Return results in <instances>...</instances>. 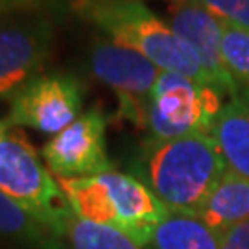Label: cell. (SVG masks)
I'll return each mask as SVG.
<instances>
[{"label": "cell", "mask_w": 249, "mask_h": 249, "mask_svg": "<svg viewBox=\"0 0 249 249\" xmlns=\"http://www.w3.org/2000/svg\"><path fill=\"white\" fill-rule=\"evenodd\" d=\"M135 172L170 213L199 216L227 172V162L213 133L148 139L135 160Z\"/></svg>", "instance_id": "6da1fadb"}, {"label": "cell", "mask_w": 249, "mask_h": 249, "mask_svg": "<svg viewBox=\"0 0 249 249\" xmlns=\"http://www.w3.org/2000/svg\"><path fill=\"white\" fill-rule=\"evenodd\" d=\"M76 218L109 225L127 234L141 248L153 238L170 213L137 176L109 170L92 178H57Z\"/></svg>", "instance_id": "7a4b0ae2"}, {"label": "cell", "mask_w": 249, "mask_h": 249, "mask_svg": "<svg viewBox=\"0 0 249 249\" xmlns=\"http://www.w3.org/2000/svg\"><path fill=\"white\" fill-rule=\"evenodd\" d=\"M85 18L92 20L113 41L142 53L162 72L211 85L192 46L176 34L168 20L159 18L141 0H102Z\"/></svg>", "instance_id": "3957f363"}, {"label": "cell", "mask_w": 249, "mask_h": 249, "mask_svg": "<svg viewBox=\"0 0 249 249\" xmlns=\"http://www.w3.org/2000/svg\"><path fill=\"white\" fill-rule=\"evenodd\" d=\"M0 192L15 199L52 232L63 236L76 216L57 178L36 148L17 133L0 139Z\"/></svg>", "instance_id": "277c9868"}, {"label": "cell", "mask_w": 249, "mask_h": 249, "mask_svg": "<svg viewBox=\"0 0 249 249\" xmlns=\"http://www.w3.org/2000/svg\"><path fill=\"white\" fill-rule=\"evenodd\" d=\"M223 94L172 72H162L151 90L146 129L150 139L172 141L188 135L213 133L216 118L223 109Z\"/></svg>", "instance_id": "5b68a950"}, {"label": "cell", "mask_w": 249, "mask_h": 249, "mask_svg": "<svg viewBox=\"0 0 249 249\" xmlns=\"http://www.w3.org/2000/svg\"><path fill=\"white\" fill-rule=\"evenodd\" d=\"M53 45V24L43 9L0 17V100L13 98L45 69Z\"/></svg>", "instance_id": "8992f818"}, {"label": "cell", "mask_w": 249, "mask_h": 249, "mask_svg": "<svg viewBox=\"0 0 249 249\" xmlns=\"http://www.w3.org/2000/svg\"><path fill=\"white\" fill-rule=\"evenodd\" d=\"M89 63L92 74L113 90L120 104V116L146 127L151 90L162 74L142 53L113 41L96 39L90 48Z\"/></svg>", "instance_id": "52a82bcc"}, {"label": "cell", "mask_w": 249, "mask_h": 249, "mask_svg": "<svg viewBox=\"0 0 249 249\" xmlns=\"http://www.w3.org/2000/svg\"><path fill=\"white\" fill-rule=\"evenodd\" d=\"M83 89L71 74H41L11 98L8 124L57 135L81 115Z\"/></svg>", "instance_id": "ba28073f"}, {"label": "cell", "mask_w": 249, "mask_h": 249, "mask_svg": "<svg viewBox=\"0 0 249 249\" xmlns=\"http://www.w3.org/2000/svg\"><path fill=\"white\" fill-rule=\"evenodd\" d=\"M107 120L98 109L80 115L53 135L43 148V159L55 178H92L111 170L106 150Z\"/></svg>", "instance_id": "9c48e42d"}, {"label": "cell", "mask_w": 249, "mask_h": 249, "mask_svg": "<svg viewBox=\"0 0 249 249\" xmlns=\"http://www.w3.org/2000/svg\"><path fill=\"white\" fill-rule=\"evenodd\" d=\"M168 13V24L197 53L209 83L223 96H229L231 100L242 98L240 83L232 78L223 61L222 20L197 6L194 0H174Z\"/></svg>", "instance_id": "30bf717a"}, {"label": "cell", "mask_w": 249, "mask_h": 249, "mask_svg": "<svg viewBox=\"0 0 249 249\" xmlns=\"http://www.w3.org/2000/svg\"><path fill=\"white\" fill-rule=\"evenodd\" d=\"M213 135L227 168L249 179V94L223 106L216 118Z\"/></svg>", "instance_id": "8fae6325"}, {"label": "cell", "mask_w": 249, "mask_h": 249, "mask_svg": "<svg viewBox=\"0 0 249 249\" xmlns=\"http://www.w3.org/2000/svg\"><path fill=\"white\" fill-rule=\"evenodd\" d=\"M197 218H201L216 232L249 220V179L227 168L222 181L201 207Z\"/></svg>", "instance_id": "7c38bea8"}, {"label": "cell", "mask_w": 249, "mask_h": 249, "mask_svg": "<svg viewBox=\"0 0 249 249\" xmlns=\"http://www.w3.org/2000/svg\"><path fill=\"white\" fill-rule=\"evenodd\" d=\"M146 249H220V234L197 216L168 213Z\"/></svg>", "instance_id": "4fadbf2b"}, {"label": "cell", "mask_w": 249, "mask_h": 249, "mask_svg": "<svg viewBox=\"0 0 249 249\" xmlns=\"http://www.w3.org/2000/svg\"><path fill=\"white\" fill-rule=\"evenodd\" d=\"M0 234L34 244L41 249H57V234L9 196L0 192Z\"/></svg>", "instance_id": "5bb4252c"}, {"label": "cell", "mask_w": 249, "mask_h": 249, "mask_svg": "<svg viewBox=\"0 0 249 249\" xmlns=\"http://www.w3.org/2000/svg\"><path fill=\"white\" fill-rule=\"evenodd\" d=\"M67 236L72 249H142L127 234L109 225L72 218Z\"/></svg>", "instance_id": "9a60e30c"}, {"label": "cell", "mask_w": 249, "mask_h": 249, "mask_svg": "<svg viewBox=\"0 0 249 249\" xmlns=\"http://www.w3.org/2000/svg\"><path fill=\"white\" fill-rule=\"evenodd\" d=\"M222 55L232 78L249 92V30L223 24Z\"/></svg>", "instance_id": "2e32d148"}, {"label": "cell", "mask_w": 249, "mask_h": 249, "mask_svg": "<svg viewBox=\"0 0 249 249\" xmlns=\"http://www.w3.org/2000/svg\"><path fill=\"white\" fill-rule=\"evenodd\" d=\"M229 26L249 30V0H194Z\"/></svg>", "instance_id": "e0dca14e"}, {"label": "cell", "mask_w": 249, "mask_h": 249, "mask_svg": "<svg viewBox=\"0 0 249 249\" xmlns=\"http://www.w3.org/2000/svg\"><path fill=\"white\" fill-rule=\"evenodd\" d=\"M220 234V249H249V220L234 223Z\"/></svg>", "instance_id": "ac0fdd59"}, {"label": "cell", "mask_w": 249, "mask_h": 249, "mask_svg": "<svg viewBox=\"0 0 249 249\" xmlns=\"http://www.w3.org/2000/svg\"><path fill=\"white\" fill-rule=\"evenodd\" d=\"M41 2L52 11L55 9L61 13H74L80 17H87V13L102 0H41Z\"/></svg>", "instance_id": "d6986e66"}, {"label": "cell", "mask_w": 249, "mask_h": 249, "mask_svg": "<svg viewBox=\"0 0 249 249\" xmlns=\"http://www.w3.org/2000/svg\"><path fill=\"white\" fill-rule=\"evenodd\" d=\"M41 0H0V17L20 9H43Z\"/></svg>", "instance_id": "ffe728a7"}, {"label": "cell", "mask_w": 249, "mask_h": 249, "mask_svg": "<svg viewBox=\"0 0 249 249\" xmlns=\"http://www.w3.org/2000/svg\"><path fill=\"white\" fill-rule=\"evenodd\" d=\"M8 125H9L8 122H0V139L8 133Z\"/></svg>", "instance_id": "44dd1931"}]
</instances>
